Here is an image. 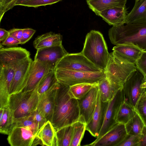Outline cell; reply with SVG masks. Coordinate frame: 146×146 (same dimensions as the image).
Masks as SVG:
<instances>
[{
	"mask_svg": "<svg viewBox=\"0 0 146 146\" xmlns=\"http://www.w3.org/2000/svg\"><path fill=\"white\" fill-rule=\"evenodd\" d=\"M69 86L58 81L51 122L57 130L78 121L80 117L78 100L69 93Z\"/></svg>",
	"mask_w": 146,
	"mask_h": 146,
	"instance_id": "1",
	"label": "cell"
},
{
	"mask_svg": "<svg viewBox=\"0 0 146 146\" xmlns=\"http://www.w3.org/2000/svg\"><path fill=\"white\" fill-rule=\"evenodd\" d=\"M108 35L111 43L116 45L130 44L146 50V24L129 23L112 26Z\"/></svg>",
	"mask_w": 146,
	"mask_h": 146,
	"instance_id": "2",
	"label": "cell"
},
{
	"mask_svg": "<svg viewBox=\"0 0 146 146\" xmlns=\"http://www.w3.org/2000/svg\"><path fill=\"white\" fill-rule=\"evenodd\" d=\"M81 52L96 66L105 71L109 53L104 38L100 32L92 30L87 33Z\"/></svg>",
	"mask_w": 146,
	"mask_h": 146,
	"instance_id": "3",
	"label": "cell"
},
{
	"mask_svg": "<svg viewBox=\"0 0 146 146\" xmlns=\"http://www.w3.org/2000/svg\"><path fill=\"white\" fill-rule=\"evenodd\" d=\"M137 70L135 64L123 59L114 51L109 53L105 72L106 77L113 85L122 88L125 81Z\"/></svg>",
	"mask_w": 146,
	"mask_h": 146,
	"instance_id": "4",
	"label": "cell"
},
{
	"mask_svg": "<svg viewBox=\"0 0 146 146\" xmlns=\"http://www.w3.org/2000/svg\"><path fill=\"white\" fill-rule=\"evenodd\" d=\"M37 88L10 95L9 107L14 118L29 115L37 109L39 100Z\"/></svg>",
	"mask_w": 146,
	"mask_h": 146,
	"instance_id": "5",
	"label": "cell"
},
{
	"mask_svg": "<svg viewBox=\"0 0 146 146\" xmlns=\"http://www.w3.org/2000/svg\"><path fill=\"white\" fill-rule=\"evenodd\" d=\"M55 71L58 81L69 86L84 83L97 84L106 77L104 71L86 72L59 69Z\"/></svg>",
	"mask_w": 146,
	"mask_h": 146,
	"instance_id": "6",
	"label": "cell"
},
{
	"mask_svg": "<svg viewBox=\"0 0 146 146\" xmlns=\"http://www.w3.org/2000/svg\"><path fill=\"white\" fill-rule=\"evenodd\" d=\"M56 69L86 72L103 71L87 59L81 52L68 53L59 62Z\"/></svg>",
	"mask_w": 146,
	"mask_h": 146,
	"instance_id": "7",
	"label": "cell"
},
{
	"mask_svg": "<svg viewBox=\"0 0 146 146\" xmlns=\"http://www.w3.org/2000/svg\"><path fill=\"white\" fill-rule=\"evenodd\" d=\"M144 80L143 76L137 69L125 81L123 86L124 101L135 109L144 93L141 88Z\"/></svg>",
	"mask_w": 146,
	"mask_h": 146,
	"instance_id": "8",
	"label": "cell"
},
{
	"mask_svg": "<svg viewBox=\"0 0 146 146\" xmlns=\"http://www.w3.org/2000/svg\"><path fill=\"white\" fill-rule=\"evenodd\" d=\"M29 51L21 47L4 48L0 46V66L16 69L30 57Z\"/></svg>",
	"mask_w": 146,
	"mask_h": 146,
	"instance_id": "9",
	"label": "cell"
},
{
	"mask_svg": "<svg viewBox=\"0 0 146 146\" xmlns=\"http://www.w3.org/2000/svg\"><path fill=\"white\" fill-rule=\"evenodd\" d=\"M68 53L61 43L37 50L34 60L47 66L51 70H55L59 62Z\"/></svg>",
	"mask_w": 146,
	"mask_h": 146,
	"instance_id": "10",
	"label": "cell"
},
{
	"mask_svg": "<svg viewBox=\"0 0 146 146\" xmlns=\"http://www.w3.org/2000/svg\"><path fill=\"white\" fill-rule=\"evenodd\" d=\"M124 101L122 88L117 91L113 98L108 102L103 123L96 139L100 137L117 123L116 121L117 113Z\"/></svg>",
	"mask_w": 146,
	"mask_h": 146,
	"instance_id": "11",
	"label": "cell"
},
{
	"mask_svg": "<svg viewBox=\"0 0 146 146\" xmlns=\"http://www.w3.org/2000/svg\"><path fill=\"white\" fill-rule=\"evenodd\" d=\"M127 134L125 124L117 123L106 133L92 143L85 145L90 146H118Z\"/></svg>",
	"mask_w": 146,
	"mask_h": 146,
	"instance_id": "12",
	"label": "cell"
},
{
	"mask_svg": "<svg viewBox=\"0 0 146 146\" xmlns=\"http://www.w3.org/2000/svg\"><path fill=\"white\" fill-rule=\"evenodd\" d=\"M39 130L32 127H18L8 135L7 140L11 146H32Z\"/></svg>",
	"mask_w": 146,
	"mask_h": 146,
	"instance_id": "13",
	"label": "cell"
},
{
	"mask_svg": "<svg viewBox=\"0 0 146 146\" xmlns=\"http://www.w3.org/2000/svg\"><path fill=\"white\" fill-rule=\"evenodd\" d=\"M108 103V102H104L101 100L98 91L96 108L90 120L86 124V130L94 137L97 138L99 135Z\"/></svg>",
	"mask_w": 146,
	"mask_h": 146,
	"instance_id": "14",
	"label": "cell"
},
{
	"mask_svg": "<svg viewBox=\"0 0 146 146\" xmlns=\"http://www.w3.org/2000/svg\"><path fill=\"white\" fill-rule=\"evenodd\" d=\"M50 70L47 66L38 61H33L29 68L25 86L21 91L25 92L36 88L42 78Z\"/></svg>",
	"mask_w": 146,
	"mask_h": 146,
	"instance_id": "15",
	"label": "cell"
},
{
	"mask_svg": "<svg viewBox=\"0 0 146 146\" xmlns=\"http://www.w3.org/2000/svg\"><path fill=\"white\" fill-rule=\"evenodd\" d=\"M98 92L97 84L82 98L78 100L80 116L84 118L86 124L90 120L96 108Z\"/></svg>",
	"mask_w": 146,
	"mask_h": 146,
	"instance_id": "16",
	"label": "cell"
},
{
	"mask_svg": "<svg viewBox=\"0 0 146 146\" xmlns=\"http://www.w3.org/2000/svg\"><path fill=\"white\" fill-rule=\"evenodd\" d=\"M58 82L46 92L39 94V100L37 110L48 121L50 122L53 113Z\"/></svg>",
	"mask_w": 146,
	"mask_h": 146,
	"instance_id": "17",
	"label": "cell"
},
{
	"mask_svg": "<svg viewBox=\"0 0 146 146\" xmlns=\"http://www.w3.org/2000/svg\"><path fill=\"white\" fill-rule=\"evenodd\" d=\"M128 14L126 5L115 7L104 10L100 12L98 16L109 25L113 26H119L125 24Z\"/></svg>",
	"mask_w": 146,
	"mask_h": 146,
	"instance_id": "18",
	"label": "cell"
},
{
	"mask_svg": "<svg viewBox=\"0 0 146 146\" xmlns=\"http://www.w3.org/2000/svg\"><path fill=\"white\" fill-rule=\"evenodd\" d=\"M33 61L29 57L23 61L16 69L9 90V95L20 92L23 88Z\"/></svg>",
	"mask_w": 146,
	"mask_h": 146,
	"instance_id": "19",
	"label": "cell"
},
{
	"mask_svg": "<svg viewBox=\"0 0 146 146\" xmlns=\"http://www.w3.org/2000/svg\"><path fill=\"white\" fill-rule=\"evenodd\" d=\"M112 50L123 59L134 64L143 51L137 46L130 44L116 45Z\"/></svg>",
	"mask_w": 146,
	"mask_h": 146,
	"instance_id": "20",
	"label": "cell"
},
{
	"mask_svg": "<svg viewBox=\"0 0 146 146\" xmlns=\"http://www.w3.org/2000/svg\"><path fill=\"white\" fill-rule=\"evenodd\" d=\"M146 24V0L135 1L134 6L127 15L125 24Z\"/></svg>",
	"mask_w": 146,
	"mask_h": 146,
	"instance_id": "21",
	"label": "cell"
},
{
	"mask_svg": "<svg viewBox=\"0 0 146 146\" xmlns=\"http://www.w3.org/2000/svg\"><path fill=\"white\" fill-rule=\"evenodd\" d=\"M62 39L60 34L50 32L38 36L34 41L33 45L37 50L60 44L62 43Z\"/></svg>",
	"mask_w": 146,
	"mask_h": 146,
	"instance_id": "22",
	"label": "cell"
},
{
	"mask_svg": "<svg viewBox=\"0 0 146 146\" xmlns=\"http://www.w3.org/2000/svg\"><path fill=\"white\" fill-rule=\"evenodd\" d=\"M127 0H86L89 8L98 15L102 11L115 7L125 5Z\"/></svg>",
	"mask_w": 146,
	"mask_h": 146,
	"instance_id": "23",
	"label": "cell"
},
{
	"mask_svg": "<svg viewBox=\"0 0 146 146\" xmlns=\"http://www.w3.org/2000/svg\"><path fill=\"white\" fill-rule=\"evenodd\" d=\"M37 135L44 146H57L56 130L50 121H47L39 130Z\"/></svg>",
	"mask_w": 146,
	"mask_h": 146,
	"instance_id": "24",
	"label": "cell"
},
{
	"mask_svg": "<svg viewBox=\"0 0 146 146\" xmlns=\"http://www.w3.org/2000/svg\"><path fill=\"white\" fill-rule=\"evenodd\" d=\"M97 86L100 99L104 102L110 101L117 91L121 89L112 84L106 77L101 80Z\"/></svg>",
	"mask_w": 146,
	"mask_h": 146,
	"instance_id": "25",
	"label": "cell"
},
{
	"mask_svg": "<svg viewBox=\"0 0 146 146\" xmlns=\"http://www.w3.org/2000/svg\"><path fill=\"white\" fill-rule=\"evenodd\" d=\"M14 117L8 106L0 109V132L8 135L13 129Z\"/></svg>",
	"mask_w": 146,
	"mask_h": 146,
	"instance_id": "26",
	"label": "cell"
},
{
	"mask_svg": "<svg viewBox=\"0 0 146 146\" xmlns=\"http://www.w3.org/2000/svg\"><path fill=\"white\" fill-rule=\"evenodd\" d=\"M125 126L127 134L138 135H141L146 127L136 111L134 115L125 124Z\"/></svg>",
	"mask_w": 146,
	"mask_h": 146,
	"instance_id": "27",
	"label": "cell"
},
{
	"mask_svg": "<svg viewBox=\"0 0 146 146\" xmlns=\"http://www.w3.org/2000/svg\"><path fill=\"white\" fill-rule=\"evenodd\" d=\"M73 128V124L63 127L56 131L57 146H70Z\"/></svg>",
	"mask_w": 146,
	"mask_h": 146,
	"instance_id": "28",
	"label": "cell"
},
{
	"mask_svg": "<svg viewBox=\"0 0 146 146\" xmlns=\"http://www.w3.org/2000/svg\"><path fill=\"white\" fill-rule=\"evenodd\" d=\"M74 128L70 146H80L86 130V123L80 116L79 120L73 123Z\"/></svg>",
	"mask_w": 146,
	"mask_h": 146,
	"instance_id": "29",
	"label": "cell"
},
{
	"mask_svg": "<svg viewBox=\"0 0 146 146\" xmlns=\"http://www.w3.org/2000/svg\"><path fill=\"white\" fill-rule=\"evenodd\" d=\"M135 112V109L124 101L117 112V122L125 124L133 116Z\"/></svg>",
	"mask_w": 146,
	"mask_h": 146,
	"instance_id": "30",
	"label": "cell"
},
{
	"mask_svg": "<svg viewBox=\"0 0 146 146\" xmlns=\"http://www.w3.org/2000/svg\"><path fill=\"white\" fill-rule=\"evenodd\" d=\"M58 81L55 70H51L42 78L38 86L37 91L39 95L46 92Z\"/></svg>",
	"mask_w": 146,
	"mask_h": 146,
	"instance_id": "31",
	"label": "cell"
},
{
	"mask_svg": "<svg viewBox=\"0 0 146 146\" xmlns=\"http://www.w3.org/2000/svg\"><path fill=\"white\" fill-rule=\"evenodd\" d=\"M96 85L97 84L85 83L74 85L69 86V93L72 98L79 100Z\"/></svg>",
	"mask_w": 146,
	"mask_h": 146,
	"instance_id": "32",
	"label": "cell"
},
{
	"mask_svg": "<svg viewBox=\"0 0 146 146\" xmlns=\"http://www.w3.org/2000/svg\"><path fill=\"white\" fill-rule=\"evenodd\" d=\"M27 126L32 127L39 130L38 126L30 114L23 117L14 118L13 129L16 127Z\"/></svg>",
	"mask_w": 146,
	"mask_h": 146,
	"instance_id": "33",
	"label": "cell"
},
{
	"mask_svg": "<svg viewBox=\"0 0 146 146\" xmlns=\"http://www.w3.org/2000/svg\"><path fill=\"white\" fill-rule=\"evenodd\" d=\"M135 110L141 117L146 126V97L144 93L138 102Z\"/></svg>",
	"mask_w": 146,
	"mask_h": 146,
	"instance_id": "34",
	"label": "cell"
},
{
	"mask_svg": "<svg viewBox=\"0 0 146 146\" xmlns=\"http://www.w3.org/2000/svg\"><path fill=\"white\" fill-rule=\"evenodd\" d=\"M141 135L127 134L118 146H139Z\"/></svg>",
	"mask_w": 146,
	"mask_h": 146,
	"instance_id": "35",
	"label": "cell"
},
{
	"mask_svg": "<svg viewBox=\"0 0 146 146\" xmlns=\"http://www.w3.org/2000/svg\"><path fill=\"white\" fill-rule=\"evenodd\" d=\"M62 0H31L23 3L22 6L37 7L42 6L51 5Z\"/></svg>",
	"mask_w": 146,
	"mask_h": 146,
	"instance_id": "36",
	"label": "cell"
},
{
	"mask_svg": "<svg viewBox=\"0 0 146 146\" xmlns=\"http://www.w3.org/2000/svg\"><path fill=\"white\" fill-rule=\"evenodd\" d=\"M17 0H0V21L5 13L15 6Z\"/></svg>",
	"mask_w": 146,
	"mask_h": 146,
	"instance_id": "37",
	"label": "cell"
},
{
	"mask_svg": "<svg viewBox=\"0 0 146 146\" xmlns=\"http://www.w3.org/2000/svg\"><path fill=\"white\" fill-rule=\"evenodd\" d=\"M135 66L137 69L146 78V50H143Z\"/></svg>",
	"mask_w": 146,
	"mask_h": 146,
	"instance_id": "38",
	"label": "cell"
},
{
	"mask_svg": "<svg viewBox=\"0 0 146 146\" xmlns=\"http://www.w3.org/2000/svg\"><path fill=\"white\" fill-rule=\"evenodd\" d=\"M30 115L38 126L39 130L48 121L37 109L31 113Z\"/></svg>",
	"mask_w": 146,
	"mask_h": 146,
	"instance_id": "39",
	"label": "cell"
},
{
	"mask_svg": "<svg viewBox=\"0 0 146 146\" xmlns=\"http://www.w3.org/2000/svg\"><path fill=\"white\" fill-rule=\"evenodd\" d=\"M36 32V31L30 28L23 29L22 36L20 40L21 44H24L29 41Z\"/></svg>",
	"mask_w": 146,
	"mask_h": 146,
	"instance_id": "40",
	"label": "cell"
},
{
	"mask_svg": "<svg viewBox=\"0 0 146 146\" xmlns=\"http://www.w3.org/2000/svg\"><path fill=\"white\" fill-rule=\"evenodd\" d=\"M21 44L20 40L10 35H9L3 41L0 43L3 46H11Z\"/></svg>",
	"mask_w": 146,
	"mask_h": 146,
	"instance_id": "41",
	"label": "cell"
},
{
	"mask_svg": "<svg viewBox=\"0 0 146 146\" xmlns=\"http://www.w3.org/2000/svg\"><path fill=\"white\" fill-rule=\"evenodd\" d=\"M8 31L9 35L20 40L22 36L23 29L13 28Z\"/></svg>",
	"mask_w": 146,
	"mask_h": 146,
	"instance_id": "42",
	"label": "cell"
},
{
	"mask_svg": "<svg viewBox=\"0 0 146 146\" xmlns=\"http://www.w3.org/2000/svg\"><path fill=\"white\" fill-rule=\"evenodd\" d=\"M9 35V31L2 29H0V42L4 40Z\"/></svg>",
	"mask_w": 146,
	"mask_h": 146,
	"instance_id": "43",
	"label": "cell"
},
{
	"mask_svg": "<svg viewBox=\"0 0 146 146\" xmlns=\"http://www.w3.org/2000/svg\"><path fill=\"white\" fill-rule=\"evenodd\" d=\"M139 146H146V127L141 136Z\"/></svg>",
	"mask_w": 146,
	"mask_h": 146,
	"instance_id": "44",
	"label": "cell"
},
{
	"mask_svg": "<svg viewBox=\"0 0 146 146\" xmlns=\"http://www.w3.org/2000/svg\"><path fill=\"white\" fill-rule=\"evenodd\" d=\"M31 0H17L15 4V6L22 5L24 3Z\"/></svg>",
	"mask_w": 146,
	"mask_h": 146,
	"instance_id": "45",
	"label": "cell"
},
{
	"mask_svg": "<svg viewBox=\"0 0 146 146\" xmlns=\"http://www.w3.org/2000/svg\"><path fill=\"white\" fill-rule=\"evenodd\" d=\"M141 88L143 93H146V78H144L143 82L141 85Z\"/></svg>",
	"mask_w": 146,
	"mask_h": 146,
	"instance_id": "46",
	"label": "cell"
},
{
	"mask_svg": "<svg viewBox=\"0 0 146 146\" xmlns=\"http://www.w3.org/2000/svg\"><path fill=\"white\" fill-rule=\"evenodd\" d=\"M144 93L145 97H146V93Z\"/></svg>",
	"mask_w": 146,
	"mask_h": 146,
	"instance_id": "47",
	"label": "cell"
},
{
	"mask_svg": "<svg viewBox=\"0 0 146 146\" xmlns=\"http://www.w3.org/2000/svg\"><path fill=\"white\" fill-rule=\"evenodd\" d=\"M135 1H138V0H135Z\"/></svg>",
	"mask_w": 146,
	"mask_h": 146,
	"instance_id": "48",
	"label": "cell"
}]
</instances>
